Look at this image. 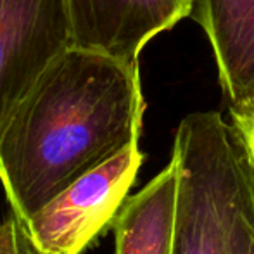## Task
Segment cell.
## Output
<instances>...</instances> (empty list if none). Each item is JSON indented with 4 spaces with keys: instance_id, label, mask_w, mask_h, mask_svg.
Returning a JSON list of instances; mask_svg holds the SVG:
<instances>
[{
    "instance_id": "obj_1",
    "label": "cell",
    "mask_w": 254,
    "mask_h": 254,
    "mask_svg": "<svg viewBox=\"0 0 254 254\" xmlns=\"http://www.w3.org/2000/svg\"><path fill=\"white\" fill-rule=\"evenodd\" d=\"M145 101L138 64L67 47L0 133V184L23 220L76 178L138 142Z\"/></svg>"
},
{
    "instance_id": "obj_2",
    "label": "cell",
    "mask_w": 254,
    "mask_h": 254,
    "mask_svg": "<svg viewBox=\"0 0 254 254\" xmlns=\"http://www.w3.org/2000/svg\"><path fill=\"white\" fill-rule=\"evenodd\" d=\"M249 145L216 111L180 121L173 154L180 175L175 254H232V223Z\"/></svg>"
},
{
    "instance_id": "obj_3",
    "label": "cell",
    "mask_w": 254,
    "mask_h": 254,
    "mask_svg": "<svg viewBox=\"0 0 254 254\" xmlns=\"http://www.w3.org/2000/svg\"><path fill=\"white\" fill-rule=\"evenodd\" d=\"M144 163L138 142L76 178L24 220L35 244L49 254H81L111 227Z\"/></svg>"
},
{
    "instance_id": "obj_4",
    "label": "cell",
    "mask_w": 254,
    "mask_h": 254,
    "mask_svg": "<svg viewBox=\"0 0 254 254\" xmlns=\"http://www.w3.org/2000/svg\"><path fill=\"white\" fill-rule=\"evenodd\" d=\"M67 47L66 0H0V133L35 81Z\"/></svg>"
},
{
    "instance_id": "obj_5",
    "label": "cell",
    "mask_w": 254,
    "mask_h": 254,
    "mask_svg": "<svg viewBox=\"0 0 254 254\" xmlns=\"http://www.w3.org/2000/svg\"><path fill=\"white\" fill-rule=\"evenodd\" d=\"M71 47L138 64L142 49L194 9V0H66Z\"/></svg>"
},
{
    "instance_id": "obj_6",
    "label": "cell",
    "mask_w": 254,
    "mask_h": 254,
    "mask_svg": "<svg viewBox=\"0 0 254 254\" xmlns=\"http://www.w3.org/2000/svg\"><path fill=\"white\" fill-rule=\"evenodd\" d=\"M192 17L214 52L234 123L254 114V0H194Z\"/></svg>"
},
{
    "instance_id": "obj_7",
    "label": "cell",
    "mask_w": 254,
    "mask_h": 254,
    "mask_svg": "<svg viewBox=\"0 0 254 254\" xmlns=\"http://www.w3.org/2000/svg\"><path fill=\"white\" fill-rule=\"evenodd\" d=\"M180 175L175 159L133 195L114 218V254H175Z\"/></svg>"
},
{
    "instance_id": "obj_8",
    "label": "cell",
    "mask_w": 254,
    "mask_h": 254,
    "mask_svg": "<svg viewBox=\"0 0 254 254\" xmlns=\"http://www.w3.org/2000/svg\"><path fill=\"white\" fill-rule=\"evenodd\" d=\"M232 254H254V156L249 149L244 182L232 223Z\"/></svg>"
},
{
    "instance_id": "obj_9",
    "label": "cell",
    "mask_w": 254,
    "mask_h": 254,
    "mask_svg": "<svg viewBox=\"0 0 254 254\" xmlns=\"http://www.w3.org/2000/svg\"><path fill=\"white\" fill-rule=\"evenodd\" d=\"M0 254H49L35 244L23 218L10 211L0 221Z\"/></svg>"
},
{
    "instance_id": "obj_10",
    "label": "cell",
    "mask_w": 254,
    "mask_h": 254,
    "mask_svg": "<svg viewBox=\"0 0 254 254\" xmlns=\"http://www.w3.org/2000/svg\"><path fill=\"white\" fill-rule=\"evenodd\" d=\"M232 123H234V121H232ZM234 125L242 131V135H244L246 142H248L249 149H251V152L254 156V114L249 118L248 121H242V123H234Z\"/></svg>"
}]
</instances>
